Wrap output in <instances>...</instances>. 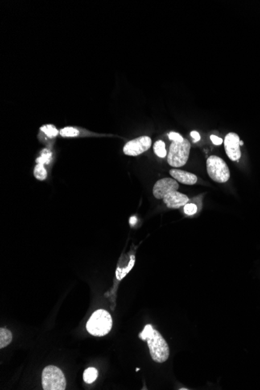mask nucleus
I'll use <instances>...</instances> for the list:
<instances>
[{
    "instance_id": "f257e3e1",
    "label": "nucleus",
    "mask_w": 260,
    "mask_h": 390,
    "mask_svg": "<svg viewBox=\"0 0 260 390\" xmlns=\"http://www.w3.org/2000/svg\"><path fill=\"white\" fill-rule=\"evenodd\" d=\"M142 341H146L150 350V356L154 362L164 363L168 359L170 350L168 344L158 330H154L151 325H146L139 334Z\"/></svg>"
},
{
    "instance_id": "f03ea898",
    "label": "nucleus",
    "mask_w": 260,
    "mask_h": 390,
    "mask_svg": "<svg viewBox=\"0 0 260 390\" xmlns=\"http://www.w3.org/2000/svg\"><path fill=\"white\" fill-rule=\"evenodd\" d=\"M87 330L95 337H104L111 331L112 318L110 313L105 309H99L92 314L87 323Z\"/></svg>"
},
{
    "instance_id": "7ed1b4c3",
    "label": "nucleus",
    "mask_w": 260,
    "mask_h": 390,
    "mask_svg": "<svg viewBox=\"0 0 260 390\" xmlns=\"http://www.w3.org/2000/svg\"><path fill=\"white\" fill-rule=\"evenodd\" d=\"M42 388L44 390H64L67 380L60 368L54 366L45 367L42 375Z\"/></svg>"
},
{
    "instance_id": "20e7f679",
    "label": "nucleus",
    "mask_w": 260,
    "mask_h": 390,
    "mask_svg": "<svg viewBox=\"0 0 260 390\" xmlns=\"http://www.w3.org/2000/svg\"><path fill=\"white\" fill-rule=\"evenodd\" d=\"M191 144L188 140L172 142L167 154V162L174 168L182 167L188 161Z\"/></svg>"
},
{
    "instance_id": "39448f33",
    "label": "nucleus",
    "mask_w": 260,
    "mask_h": 390,
    "mask_svg": "<svg viewBox=\"0 0 260 390\" xmlns=\"http://www.w3.org/2000/svg\"><path fill=\"white\" fill-rule=\"evenodd\" d=\"M207 169L209 176L214 182L224 183L229 180V169L222 158L214 155L208 157Z\"/></svg>"
},
{
    "instance_id": "423d86ee",
    "label": "nucleus",
    "mask_w": 260,
    "mask_h": 390,
    "mask_svg": "<svg viewBox=\"0 0 260 390\" xmlns=\"http://www.w3.org/2000/svg\"><path fill=\"white\" fill-rule=\"evenodd\" d=\"M152 144L151 139L146 136L130 140L125 144L123 152L128 156H138L150 149Z\"/></svg>"
},
{
    "instance_id": "0eeeda50",
    "label": "nucleus",
    "mask_w": 260,
    "mask_h": 390,
    "mask_svg": "<svg viewBox=\"0 0 260 390\" xmlns=\"http://www.w3.org/2000/svg\"><path fill=\"white\" fill-rule=\"evenodd\" d=\"M179 185L174 178H164L156 182L153 189V194L156 199H164L167 194L179 190Z\"/></svg>"
},
{
    "instance_id": "6e6552de",
    "label": "nucleus",
    "mask_w": 260,
    "mask_h": 390,
    "mask_svg": "<svg viewBox=\"0 0 260 390\" xmlns=\"http://www.w3.org/2000/svg\"><path fill=\"white\" fill-rule=\"evenodd\" d=\"M224 149L227 155L233 161H237L241 158L240 150V138L238 135L235 133H229L224 139Z\"/></svg>"
},
{
    "instance_id": "1a4fd4ad",
    "label": "nucleus",
    "mask_w": 260,
    "mask_h": 390,
    "mask_svg": "<svg viewBox=\"0 0 260 390\" xmlns=\"http://www.w3.org/2000/svg\"><path fill=\"white\" fill-rule=\"evenodd\" d=\"M163 200L168 208L179 209L188 203L189 197L179 192L174 191L164 197Z\"/></svg>"
},
{
    "instance_id": "9d476101",
    "label": "nucleus",
    "mask_w": 260,
    "mask_h": 390,
    "mask_svg": "<svg viewBox=\"0 0 260 390\" xmlns=\"http://www.w3.org/2000/svg\"><path fill=\"white\" fill-rule=\"evenodd\" d=\"M170 174L171 177H173L174 179L180 182V183L185 184V185H194L197 182V176L196 174H192V173L188 172L186 171L179 170V169H171L170 171Z\"/></svg>"
},
{
    "instance_id": "9b49d317",
    "label": "nucleus",
    "mask_w": 260,
    "mask_h": 390,
    "mask_svg": "<svg viewBox=\"0 0 260 390\" xmlns=\"http://www.w3.org/2000/svg\"><path fill=\"white\" fill-rule=\"evenodd\" d=\"M13 340L11 332L6 328L0 329V348L7 347L8 345L11 343Z\"/></svg>"
},
{
    "instance_id": "f8f14e48",
    "label": "nucleus",
    "mask_w": 260,
    "mask_h": 390,
    "mask_svg": "<svg viewBox=\"0 0 260 390\" xmlns=\"http://www.w3.org/2000/svg\"><path fill=\"white\" fill-rule=\"evenodd\" d=\"M98 376V371L95 367H88L84 372V381L85 383L91 384L94 383Z\"/></svg>"
},
{
    "instance_id": "ddd939ff",
    "label": "nucleus",
    "mask_w": 260,
    "mask_h": 390,
    "mask_svg": "<svg viewBox=\"0 0 260 390\" xmlns=\"http://www.w3.org/2000/svg\"><path fill=\"white\" fill-rule=\"evenodd\" d=\"M154 153L158 157L164 158L167 155V150H166L165 144L162 140H158L154 145Z\"/></svg>"
},
{
    "instance_id": "4468645a",
    "label": "nucleus",
    "mask_w": 260,
    "mask_h": 390,
    "mask_svg": "<svg viewBox=\"0 0 260 390\" xmlns=\"http://www.w3.org/2000/svg\"><path fill=\"white\" fill-rule=\"evenodd\" d=\"M34 177L38 180L43 181L47 178V171L43 165H38L34 168Z\"/></svg>"
},
{
    "instance_id": "2eb2a0df",
    "label": "nucleus",
    "mask_w": 260,
    "mask_h": 390,
    "mask_svg": "<svg viewBox=\"0 0 260 390\" xmlns=\"http://www.w3.org/2000/svg\"><path fill=\"white\" fill-rule=\"evenodd\" d=\"M41 130L50 138H53L59 134V131L52 125H46L41 127Z\"/></svg>"
},
{
    "instance_id": "dca6fc26",
    "label": "nucleus",
    "mask_w": 260,
    "mask_h": 390,
    "mask_svg": "<svg viewBox=\"0 0 260 390\" xmlns=\"http://www.w3.org/2000/svg\"><path fill=\"white\" fill-rule=\"evenodd\" d=\"M51 160V153L49 150L47 149H44L42 151V155L41 157H38L37 159L36 162L39 165H46V164H49Z\"/></svg>"
},
{
    "instance_id": "f3484780",
    "label": "nucleus",
    "mask_w": 260,
    "mask_h": 390,
    "mask_svg": "<svg viewBox=\"0 0 260 390\" xmlns=\"http://www.w3.org/2000/svg\"><path fill=\"white\" fill-rule=\"evenodd\" d=\"M60 135L63 137H76L79 134V131L72 127H66L60 131Z\"/></svg>"
},
{
    "instance_id": "a211bd4d",
    "label": "nucleus",
    "mask_w": 260,
    "mask_h": 390,
    "mask_svg": "<svg viewBox=\"0 0 260 390\" xmlns=\"http://www.w3.org/2000/svg\"><path fill=\"white\" fill-rule=\"evenodd\" d=\"M133 264H134V256H132V260L131 262H130V264H129L128 267L125 268V269H117L116 271V276H117V278L118 280H122L124 277H125V275L129 273L130 269H132V267H133Z\"/></svg>"
},
{
    "instance_id": "6ab92c4d",
    "label": "nucleus",
    "mask_w": 260,
    "mask_h": 390,
    "mask_svg": "<svg viewBox=\"0 0 260 390\" xmlns=\"http://www.w3.org/2000/svg\"><path fill=\"white\" fill-rule=\"evenodd\" d=\"M184 212L189 216L193 215L197 212V206L194 203H187L184 206Z\"/></svg>"
},
{
    "instance_id": "aec40b11",
    "label": "nucleus",
    "mask_w": 260,
    "mask_h": 390,
    "mask_svg": "<svg viewBox=\"0 0 260 390\" xmlns=\"http://www.w3.org/2000/svg\"><path fill=\"white\" fill-rule=\"evenodd\" d=\"M168 138L172 142H183V140H184L183 137L179 133H175V132H171V133H169Z\"/></svg>"
},
{
    "instance_id": "412c9836",
    "label": "nucleus",
    "mask_w": 260,
    "mask_h": 390,
    "mask_svg": "<svg viewBox=\"0 0 260 390\" xmlns=\"http://www.w3.org/2000/svg\"><path fill=\"white\" fill-rule=\"evenodd\" d=\"M211 140L212 141L214 145H216V146H219V145H221L223 143V140L220 137H216L215 135H211Z\"/></svg>"
},
{
    "instance_id": "4be33fe9",
    "label": "nucleus",
    "mask_w": 260,
    "mask_h": 390,
    "mask_svg": "<svg viewBox=\"0 0 260 390\" xmlns=\"http://www.w3.org/2000/svg\"><path fill=\"white\" fill-rule=\"evenodd\" d=\"M191 137L194 139L193 142L196 143L200 140V135L196 131H192L191 132Z\"/></svg>"
},
{
    "instance_id": "5701e85b",
    "label": "nucleus",
    "mask_w": 260,
    "mask_h": 390,
    "mask_svg": "<svg viewBox=\"0 0 260 390\" xmlns=\"http://www.w3.org/2000/svg\"><path fill=\"white\" fill-rule=\"evenodd\" d=\"M129 223H131V225H134L137 223V218L136 217H132L129 220Z\"/></svg>"
},
{
    "instance_id": "b1692460",
    "label": "nucleus",
    "mask_w": 260,
    "mask_h": 390,
    "mask_svg": "<svg viewBox=\"0 0 260 390\" xmlns=\"http://www.w3.org/2000/svg\"><path fill=\"white\" fill-rule=\"evenodd\" d=\"M239 144H240V146H242V145H243V144H244L243 141H241V140H240Z\"/></svg>"
}]
</instances>
